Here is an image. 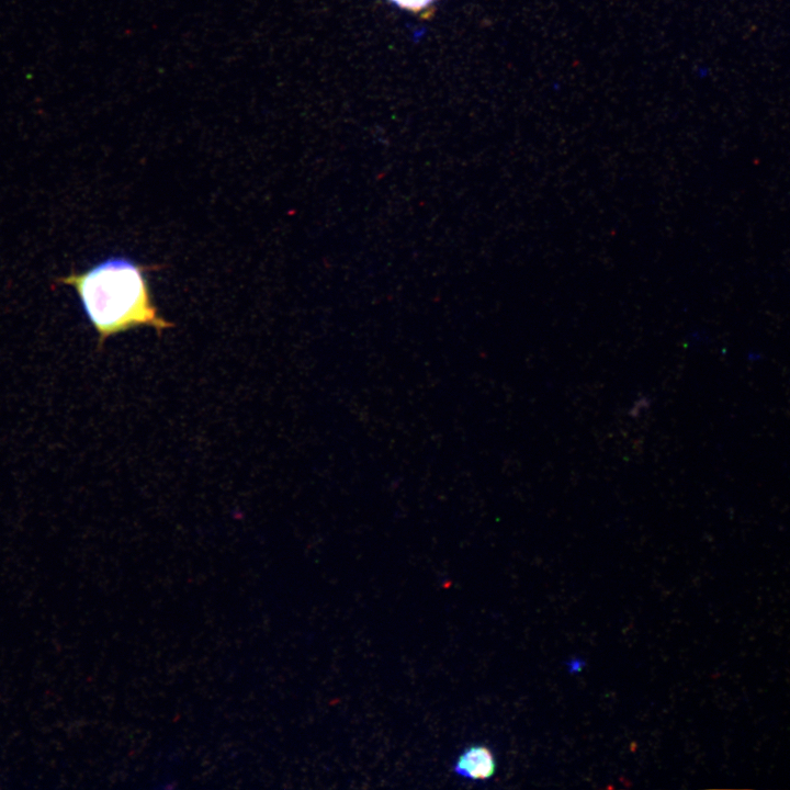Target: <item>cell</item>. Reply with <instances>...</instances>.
Here are the masks:
<instances>
[{
	"label": "cell",
	"instance_id": "1",
	"mask_svg": "<svg viewBox=\"0 0 790 790\" xmlns=\"http://www.w3.org/2000/svg\"><path fill=\"white\" fill-rule=\"evenodd\" d=\"M159 266H143L125 257H109L89 269L57 279L77 293L82 311L98 334L99 349L121 332L151 327L158 335L172 328L153 302L146 272Z\"/></svg>",
	"mask_w": 790,
	"mask_h": 790
},
{
	"label": "cell",
	"instance_id": "2",
	"mask_svg": "<svg viewBox=\"0 0 790 790\" xmlns=\"http://www.w3.org/2000/svg\"><path fill=\"white\" fill-rule=\"evenodd\" d=\"M496 770L493 752L485 745H472L455 760L454 772L470 780H487Z\"/></svg>",
	"mask_w": 790,
	"mask_h": 790
},
{
	"label": "cell",
	"instance_id": "3",
	"mask_svg": "<svg viewBox=\"0 0 790 790\" xmlns=\"http://www.w3.org/2000/svg\"><path fill=\"white\" fill-rule=\"evenodd\" d=\"M397 7L414 12L420 13L428 9L436 0H388Z\"/></svg>",
	"mask_w": 790,
	"mask_h": 790
},
{
	"label": "cell",
	"instance_id": "4",
	"mask_svg": "<svg viewBox=\"0 0 790 790\" xmlns=\"http://www.w3.org/2000/svg\"><path fill=\"white\" fill-rule=\"evenodd\" d=\"M582 666H583V664L580 661H572L568 664L571 672H578V670H580Z\"/></svg>",
	"mask_w": 790,
	"mask_h": 790
}]
</instances>
